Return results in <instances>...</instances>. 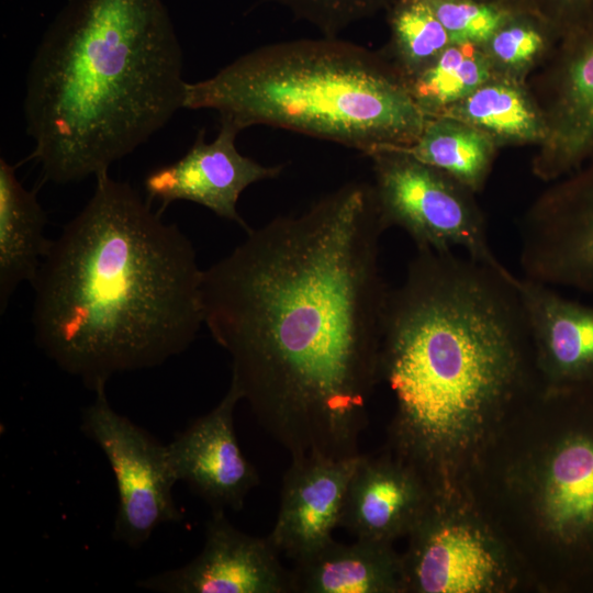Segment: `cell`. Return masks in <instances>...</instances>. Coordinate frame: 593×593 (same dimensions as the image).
<instances>
[{"mask_svg": "<svg viewBox=\"0 0 593 593\" xmlns=\"http://www.w3.org/2000/svg\"><path fill=\"white\" fill-rule=\"evenodd\" d=\"M384 231L372 184L348 182L203 270V321L231 383L291 459L359 455L381 378Z\"/></svg>", "mask_w": 593, "mask_h": 593, "instance_id": "6da1fadb", "label": "cell"}, {"mask_svg": "<svg viewBox=\"0 0 593 593\" xmlns=\"http://www.w3.org/2000/svg\"><path fill=\"white\" fill-rule=\"evenodd\" d=\"M160 213L130 183L98 175L32 283L36 345L93 391L183 353L204 324L195 250Z\"/></svg>", "mask_w": 593, "mask_h": 593, "instance_id": "7a4b0ae2", "label": "cell"}, {"mask_svg": "<svg viewBox=\"0 0 593 593\" xmlns=\"http://www.w3.org/2000/svg\"><path fill=\"white\" fill-rule=\"evenodd\" d=\"M530 355L517 277L501 262L416 249L389 291L381 351L402 449L435 460L522 388Z\"/></svg>", "mask_w": 593, "mask_h": 593, "instance_id": "3957f363", "label": "cell"}, {"mask_svg": "<svg viewBox=\"0 0 593 593\" xmlns=\"http://www.w3.org/2000/svg\"><path fill=\"white\" fill-rule=\"evenodd\" d=\"M182 49L163 0H65L31 60V158L58 184L108 172L183 109Z\"/></svg>", "mask_w": 593, "mask_h": 593, "instance_id": "277c9868", "label": "cell"}, {"mask_svg": "<svg viewBox=\"0 0 593 593\" xmlns=\"http://www.w3.org/2000/svg\"><path fill=\"white\" fill-rule=\"evenodd\" d=\"M183 109L214 110L239 131L269 125L368 156L411 146L428 119L394 66L327 36L265 45L187 82Z\"/></svg>", "mask_w": 593, "mask_h": 593, "instance_id": "5b68a950", "label": "cell"}, {"mask_svg": "<svg viewBox=\"0 0 593 593\" xmlns=\"http://www.w3.org/2000/svg\"><path fill=\"white\" fill-rule=\"evenodd\" d=\"M369 156L385 230L401 228L416 249L460 250L482 262H501L491 248L474 192L401 148H383Z\"/></svg>", "mask_w": 593, "mask_h": 593, "instance_id": "8992f818", "label": "cell"}, {"mask_svg": "<svg viewBox=\"0 0 593 593\" xmlns=\"http://www.w3.org/2000/svg\"><path fill=\"white\" fill-rule=\"evenodd\" d=\"M82 433L98 445L113 471L118 508L112 537L131 548L142 547L154 530L181 522L172 488L178 482L168 456L149 433L119 414L109 403L105 385L81 415Z\"/></svg>", "mask_w": 593, "mask_h": 593, "instance_id": "52a82bcc", "label": "cell"}, {"mask_svg": "<svg viewBox=\"0 0 593 593\" xmlns=\"http://www.w3.org/2000/svg\"><path fill=\"white\" fill-rule=\"evenodd\" d=\"M557 180L522 220L524 278L593 295V157Z\"/></svg>", "mask_w": 593, "mask_h": 593, "instance_id": "ba28073f", "label": "cell"}, {"mask_svg": "<svg viewBox=\"0 0 593 593\" xmlns=\"http://www.w3.org/2000/svg\"><path fill=\"white\" fill-rule=\"evenodd\" d=\"M163 593H289L291 570L279 560L268 537L235 528L224 511H212L200 553L182 567L136 582Z\"/></svg>", "mask_w": 593, "mask_h": 593, "instance_id": "9c48e42d", "label": "cell"}, {"mask_svg": "<svg viewBox=\"0 0 593 593\" xmlns=\"http://www.w3.org/2000/svg\"><path fill=\"white\" fill-rule=\"evenodd\" d=\"M220 122L219 134L212 142L205 143L204 131H200L180 159L145 177L144 188L148 201L161 203L160 212L174 201H190L247 232L250 227L237 211L242 192L255 182L278 177L283 166H264L242 155L235 144L240 131L227 120Z\"/></svg>", "mask_w": 593, "mask_h": 593, "instance_id": "30bf717a", "label": "cell"}, {"mask_svg": "<svg viewBox=\"0 0 593 593\" xmlns=\"http://www.w3.org/2000/svg\"><path fill=\"white\" fill-rule=\"evenodd\" d=\"M240 400V392L231 383L214 409L195 418L167 445L177 480L183 481L212 511H240L247 494L259 483L235 433L234 411Z\"/></svg>", "mask_w": 593, "mask_h": 593, "instance_id": "8fae6325", "label": "cell"}, {"mask_svg": "<svg viewBox=\"0 0 593 593\" xmlns=\"http://www.w3.org/2000/svg\"><path fill=\"white\" fill-rule=\"evenodd\" d=\"M569 22L545 113L547 137L534 161L535 174L545 180L559 179L593 157V1Z\"/></svg>", "mask_w": 593, "mask_h": 593, "instance_id": "7c38bea8", "label": "cell"}, {"mask_svg": "<svg viewBox=\"0 0 593 593\" xmlns=\"http://www.w3.org/2000/svg\"><path fill=\"white\" fill-rule=\"evenodd\" d=\"M359 458L360 454L342 459H291L282 480L276 524L268 536L279 553L296 562L333 539Z\"/></svg>", "mask_w": 593, "mask_h": 593, "instance_id": "4fadbf2b", "label": "cell"}, {"mask_svg": "<svg viewBox=\"0 0 593 593\" xmlns=\"http://www.w3.org/2000/svg\"><path fill=\"white\" fill-rule=\"evenodd\" d=\"M536 365L552 389L593 387V303L518 278Z\"/></svg>", "mask_w": 593, "mask_h": 593, "instance_id": "5bb4252c", "label": "cell"}, {"mask_svg": "<svg viewBox=\"0 0 593 593\" xmlns=\"http://www.w3.org/2000/svg\"><path fill=\"white\" fill-rule=\"evenodd\" d=\"M413 468L361 456L350 479L339 527L356 538L389 542L422 519L423 488Z\"/></svg>", "mask_w": 593, "mask_h": 593, "instance_id": "9a60e30c", "label": "cell"}, {"mask_svg": "<svg viewBox=\"0 0 593 593\" xmlns=\"http://www.w3.org/2000/svg\"><path fill=\"white\" fill-rule=\"evenodd\" d=\"M404 568L405 583L424 593H475L491 585L496 561L481 536L462 525L419 521Z\"/></svg>", "mask_w": 593, "mask_h": 593, "instance_id": "2e32d148", "label": "cell"}, {"mask_svg": "<svg viewBox=\"0 0 593 593\" xmlns=\"http://www.w3.org/2000/svg\"><path fill=\"white\" fill-rule=\"evenodd\" d=\"M291 570L293 592L382 593L403 588L405 573L387 541L356 538L329 540Z\"/></svg>", "mask_w": 593, "mask_h": 593, "instance_id": "e0dca14e", "label": "cell"}, {"mask_svg": "<svg viewBox=\"0 0 593 593\" xmlns=\"http://www.w3.org/2000/svg\"><path fill=\"white\" fill-rule=\"evenodd\" d=\"M35 192L23 187L15 168L0 159V312L22 282L31 284L52 244Z\"/></svg>", "mask_w": 593, "mask_h": 593, "instance_id": "ac0fdd59", "label": "cell"}, {"mask_svg": "<svg viewBox=\"0 0 593 593\" xmlns=\"http://www.w3.org/2000/svg\"><path fill=\"white\" fill-rule=\"evenodd\" d=\"M436 116L465 122L489 135L496 145H541L548 133L545 115L525 89L512 75L500 71Z\"/></svg>", "mask_w": 593, "mask_h": 593, "instance_id": "d6986e66", "label": "cell"}, {"mask_svg": "<svg viewBox=\"0 0 593 593\" xmlns=\"http://www.w3.org/2000/svg\"><path fill=\"white\" fill-rule=\"evenodd\" d=\"M496 146L489 135L465 122L430 116L415 143L398 148L477 192L490 172Z\"/></svg>", "mask_w": 593, "mask_h": 593, "instance_id": "ffe728a7", "label": "cell"}, {"mask_svg": "<svg viewBox=\"0 0 593 593\" xmlns=\"http://www.w3.org/2000/svg\"><path fill=\"white\" fill-rule=\"evenodd\" d=\"M496 68L484 46L451 43L426 67L404 79L426 116H436L489 80Z\"/></svg>", "mask_w": 593, "mask_h": 593, "instance_id": "44dd1931", "label": "cell"}, {"mask_svg": "<svg viewBox=\"0 0 593 593\" xmlns=\"http://www.w3.org/2000/svg\"><path fill=\"white\" fill-rule=\"evenodd\" d=\"M389 10L391 51L406 79L451 44L443 24L423 0H394Z\"/></svg>", "mask_w": 593, "mask_h": 593, "instance_id": "7402d4cb", "label": "cell"}, {"mask_svg": "<svg viewBox=\"0 0 593 593\" xmlns=\"http://www.w3.org/2000/svg\"><path fill=\"white\" fill-rule=\"evenodd\" d=\"M445 30L451 43L484 45L515 10L500 1L423 0Z\"/></svg>", "mask_w": 593, "mask_h": 593, "instance_id": "603a6c76", "label": "cell"}, {"mask_svg": "<svg viewBox=\"0 0 593 593\" xmlns=\"http://www.w3.org/2000/svg\"><path fill=\"white\" fill-rule=\"evenodd\" d=\"M288 8L324 36L337 37L349 25L382 9H389L394 0H269Z\"/></svg>", "mask_w": 593, "mask_h": 593, "instance_id": "cb8c5ba5", "label": "cell"}, {"mask_svg": "<svg viewBox=\"0 0 593 593\" xmlns=\"http://www.w3.org/2000/svg\"><path fill=\"white\" fill-rule=\"evenodd\" d=\"M516 12L483 45L496 70L501 68L508 75L530 65L546 41L532 20Z\"/></svg>", "mask_w": 593, "mask_h": 593, "instance_id": "d4e9b609", "label": "cell"}, {"mask_svg": "<svg viewBox=\"0 0 593 593\" xmlns=\"http://www.w3.org/2000/svg\"><path fill=\"white\" fill-rule=\"evenodd\" d=\"M593 0H550L557 12L568 16L569 20L582 11Z\"/></svg>", "mask_w": 593, "mask_h": 593, "instance_id": "484cf974", "label": "cell"}, {"mask_svg": "<svg viewBox=\"0 0 593 593\" xmlns=\"http://www.w3.org/2000/svg\"><path fill=\"white\" fill-rule=\"evenodd\" d=\"M485 1H499V0H485Z\"/></svg>", "mask_w": 593, "mask_h": 593, "instance_id": "4316f807", "label": "cell"}]
</instances>
